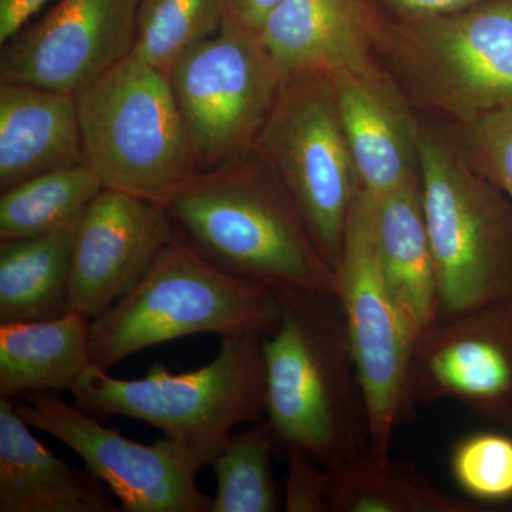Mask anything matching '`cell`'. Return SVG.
I'll use <instances>...</instances> for the list:
<instances>
[{
	"mask_svg": "<svg viewBox=\"0 0 512 512\" xmlns=\"http://www.w3.org/2000/svg\"><path fill=\"white\" fill-rule=\"evenodd\" d=\"M276 328L261 342L266 421L279 450L332 470L372 450L365 392L335 292L275 291Z\"/></svg>",
	"mask_w": 512,
	"mask_h": 512,
	"instance_id": "6da1fadb",
	"label": "cell"
},
{
	"mask_svg": "<svg viewBox=\"0 0 512 512\" xmlns=\"http://www.w3.org/2000/svg\"><path fill=\"white\" fill-rule=\"evenodd\" d=\"M165 208L178 234L228 274L274 291L336 293L335 271L254 150L202 170Z\"/></svg>",
	"mask_w": 512,
	"mask_h": 512,
	"instance_id": "7a4b0ae2",
	"label": "cell"
},
{
	"mask_svg": "<svg viewBox=\"0 0 512 512\" xmlns=\"http://www.w3.org/2000/svg\"><path fill=\"white\" fill-rule=\"evenodd\" d=\"M279 315L274 289L222 271L177 232L136 288L92 320L90 355L109 372L141 350L187 336L264 339Z\"/></svg>",
	"mask_w": 512,
	"mask_h": 512,
	"instance_id": "3957f363",
	"label": "cell"
},
{
	"mask_svg": "<svg viewBox=\"0 0 512 512\" xmlns=\"http://www.w3.org/2000/svg\"><path fill=\"white\" fill-rule=\"evenodd\" d=\"M261 342L254 336L222 338L208 365L177 375L154 365L141 379H119L92 365L70 393L87 413L151 424L204 468L211 466L235 427L266 416Z\"/></svg>",
	"mask_w": 512,
	"mask_h": 512,
	"instance_id": "277c9868",
	"label": "cell"
},
{
	"mask_svg": "<svg viewBox=\"0 0 512 512\" xmlns=\"http://www.w3.org/2000/svg\"><path fill=\"white\" fill-rule=\"evenodd\" d=\"M390 79L420 116L463 126L512 106V0L392 16L382 49Z\"/></svg>",
	"mask_w": 512,
	"mask_h": 512,
	"instance_id": "5b68a950",
	"label": "cell"
},
{
	"mask_svg": "<svg viewBox=\"0 0 512 512\" xmlns=\"http://www.w3.org/2000/svg\"><path fill=\"white\" fill-rule=\"evenodd\" d=\"M420 177L439 281L437 316L512 298L511 198L470 164L450 124L423 116Z\"/></svg>",
	"mask_w": 512,
	"mask_h": 512,
	"instance_id": "8992f818",
	"label": "cell"
},
{
	"mask_svg": "<svg viewBox=\"0 0 512 512\" xmlns=\"http://www.w3.org/2000/svg\"><path fill=\"white\" fill-rule=\"evenodd\" d=\"M76 101L83 161L104 188L165 207L201 173L163 70L130 55Z\"/></svg>",
	"mask_w": 512,
	"mask_h": 512,
	"instance_id": "52a82bcc",
	"label": "cell"
},
{
	"mask_svg": "<svg viewBox=\"0 0 512 512\" xmlns=\"http://www.w3.org/2000/svg\"><path fill=\"white\" fill-rule=\"evenodd\" d=\"M252 150L291 195L320 254L336 271L360 183L332 80L284 77Z\"/></svg>",
	"mask_w": 512,
	"mask_h": 512,
	"instance_id": "ba28073f",
	"label": "cell"
},
{
	"mask_svg": "<svg viewBox=\"0 0 512 512\" xmlns=\"http://www.w3.org/2000/svg\"><path fill=\"white\" fill-rule=\"evenodd\" d=\"M335 274L336 295L365 392L372 448L389 454L394 433L414 410L409 369L416 338L384 279L376 197L363 188L350 207Z\"/></svg>",
	"mask_w": 512,
	"mask_h": 512,
	"instance_id": "9c48e42d",
	"label": "cell"
},
{
	"mask_svg": "<svg viewBox=\"0 0 512 512\" xmlns=\"http://www.w3.org/2000/svg\"><path fill=\"white\" fill-rule=\"evenodd\" d=\"M168 77L202 170L252 150L284 82L259 36L228 16Z\"/></svg>",
	"mask_w": 512,
	"mask_h": 512,
	"instance_id": "30bf717a",
	"label": "cell"
},
{
	"mask_svg": "<svg viewBox=\"0 0 512 512\" xmlns=\"http://www.w3.org/2000/svg\"><path fill=\"white\" fill-rule=\"evenodd\" d=\"M15 406L30 427L82 458L86 470L120 501L121 511L211 512L212 497L197 483L202 468L174 440L137 443L50 390L28 393Z\"/></svg>",
	"mask_w": 512,
	"mask_h": 512,
	"instance_id": "8fae6325",
	"label": "cell"
},
{
	"mask_svg": "<svg viewBox=\"0 0 512 512\" xmlns=\"http://www.w3.org/2000/svg\"><path fill=\"white\" fill-rule=\"evenodd\" d=\"M409 389L414 407L456 400L512 431V298L437 316L414 343Z\"/></svg>",
	"mask_w": 512,
	"mask_h": 512,
	"instance_id": "7c38bea8",
	"label": "cell"
},
{
	"mask_svg": "<svg viewBox=\"0 0 512 512\" xmlns=\"http://www.w3.org/2000/svg\"><path fill=\"white\" fill-rule=\"evenodd\" d=\"M140 0H59L2 45L0 83L77 93L133 53Z\"/></svg>",
	"mask_w": 512,
	"mask_h": 512,
	"instance_id": "4fadbf2b",
	"label": "cell"
},
{
	"mask_svg": "<svg viewBox=\"0 0 512 512\" xmlns=\"http://www.w3.org/2000/svg\"><path fill=\"white\" fill-rule=\"evenodd\" d=\"M175 235L164 205L104 188L77 227L69 312L99 318L136 288Z\"/></svg>",
	"mask_w": 512,
	"mask_h": 512,
	"instance_id": "5bb4252c",
	"label": "cell"
},
{
	"mask_svg": "<svg viewBox=\"0 0 512 512\" xmlns=\"http://www.w3.org/2000/svg\"><path fill=\"white\" fill-rule=\"evenodd\" d=\"M390 20L379 0H284L259 39L284 77L370 74L384 70Z\"/></svg>",
	"mask_w": 512,
	"mask_h": 512,
	"instance_id": "9a60e30c",
	"label": "cell"
},
{
	"mask_svg": "<svg viewBox=\"0 0 512 512\" xmlns=\"http://www.w3.org/2000/svg\"><path fill=\"white\" fill-rule=\"evenodd\" d=\"M330 80L360 188L382 197L420 175L421 116L386 70Z\"/></svg>",
	"mask_w": 512,
	"mask_h": 512,
	"instance_id": "2e32d148",
	"label": "cell"
},
{
	"mask_svg": "<svg viewBox=\"0 0 512 512\" xmlns=\"http://www.w3.org/2000/svg\"><path fill=\"white\" fill-rule=\"evenodd\" d=\"M106 485L70 466L0 397V512H117Z\"/></svg>",
	"mask_w": 512,
	"mask_h": 512,
	"instance_id": "e0dca14e",
	"label": "cell"
},
{
	"mask_svg": "<svg viewBox=\"0 0 512 512\" xmlns=\"http://www.w3.org/2000/svg\"><path fill=\"white\" fill-rule=\"evenodd\" d=\"M84 163L76 96L0 83V191Z\"/></svg>",
	"mask_w": 512,
	"mask_h": 512,
	"instance_id": "ac0fdd59",
	"label": "cell"
},
{
	"mask_svg": "<svg viewBox=\"0 0 512 512\" xmlns=\"http://www.w3.org/2000/svg\"><path fill=\"white\" fill-rule=\"evenodd\" d=\"M376 208L384 279L417 340L436 319L439 308V281L420 175L377 197Z\"/></svg>",
	"mask_w": 512,
	"mask_h": 512,
	"instance_id": "d6986e66",
	"label": "cell"
},
{
	"mask_svg": "<svg viewBox=\"0 0 512 512\" xmlns=\"http://www.w3.org/2000/svg\"><path fill=\"white\" fill-rule=\"evenodd\" d=\"M92 320L79 313L0 323V397L72 390L89 369Z\"/></svg>",
	"mask_w": 512,
	"mask_h": 512,
	"instance_id": "ffe728a7",
	"label": "cell"
},
{
	"mask_svg": "<svg viewBox=\"0 0 512 512\" xmlns=\"http://www.w3.org/2000/svg\"><path fill=\"white\" fill-rule=\"evenodd\" d=\"M76 231L0 242V323L53 319L69 312Z\"/></svg>",
	"mask_w": 512,
	"mask_h": 512,
	"instance_id": "44dd1931",
	"label": "cell"
},
{
	"mask_svg": "<svg viewBox=\"0 0 512 512\" xmlns=\"http://www.w3.org/2000/svg\"><path fill=\"white\" fill-rule=\"evenodd\" d=\"M329 471V512H480L389 454L366 451Z\"/></svg>",
	"mask_w": 512,
	"mask_h": 512,
	"instance_id": "7402d4cb",
	"label": "cell"
},
{
	"mask_svg": "<svg viewBox=\"0 0 512 512\" xmlns=\"http://www.w3.org/2000/svg\"><path fill=\"white\" fill-rule=\"evenodd\" d=\"M103 190L100 178L84 163L23 181L0 197V241L77 228Z\"/></svg>",
	"mask_w": 512,
	"mask_h": 512,
	"instance_id": "603a6c76",
	"label": "cell"
},
{
	"mask_svg": "<svg viewBox=\"0 0 512 512\" xmlns=\"http://www.w3.org/2000/svg\"><path fill=\"white\" fill-rule=\"evenodd\" d=\"M279 450L268 421L232 434L212 460L217 493L211 512H276L284 510V495L274 474Z\"/></svg>",
	"mask_w": 512,
	"mask_h": 512,
	"instance_id": "cb8c5ba5",
	"label": "cell"
},
{
	"mask_svg": "<svg viewBox=\"0 0 512 512\" xmlns=\"http://www.w3.org/2000/svg\"><path fill=\"white\" fill-rule=\"evenodd\" d=\"M227 0H140L131 55L164 73L185 50L220 29Z\"/></svg>",
	"mask_w": 512,
	"mask_h": 512,
	"instance_id": "d4e9b609",
	"label": "cell"
},
{
	"mask_svg": "<svg viewBox=\"0 0 512 512\" xmlns=\"http://www.w3.org/2000/svg\"><path fill=\"white\" fill-rule=\"evenodd\" d=\"M451 476L464 494L481 504L512 500V437L498 431L471 434L450 456Z\"/></svg>",
	"mask_w": 512,
	"mask_h": 512,
	"instance_id": "484cf974",
	"label": "cell"
},
{
	"mask_svg": "<svg viewBox=\"0 0 512 512\" xmlns=\"http://www.w3.org/2000/svg\"><path fill=\"white\" fill-rule=\"evenodd\" d=\"M451 127L470 164L512 201V106Z\"/></svg>",
	"mask_w": 512,
	"mask_h": 512,
	"instance_id": "4316f807",
	"label": "cell"
},
{
	"mask_svg": "<svg viewBox=\"0 0 512 512\" xmlns=\"http://www.w3.org/2000/svg\"><path fill=\"white\" fill-rule=\"evenodd\" d=\"M288 457L284 491L286 512H329V471L301 448L285 451Z\"/></svg>",
	"mask_w": 512,
	"mask_h": 512,
	"instance_id": "83f0119b",
	"label": "cell"
},
{
	"mask_svg": "<svg viewBox=\"0 0 512 512\" xmlns=\"http://www.w3.org/2000/svg\"><path fill=\"white\" fill-rule=\"evenodd\" d=\"M383 8L392 16H430L457 12L467 9L484 0H379Z\"/></svg>",
	"mask_w": 512,
	"mask_h": 512,
	"instance_id": "f1b7e54d",
	"label": "cell"
},
{
	"mask_svg": "<svg viewBox=\"0 0 512 512\" xmlns=\"http://www.w3.org/2000/svg\"><path fill=\"white\" fill-rule=\"evenodd\" d=\"M284 0H227V16L259 36L266 20Z\"/></svg>",
	"mask_w": 512,
	"mask_h": 512,
	"instance_id": "f546056e",
	"label": "cell"
},
{
	"mask_svg": "<svg viewBox=\"0 0 512 512\" xmlns=\"http://www.w3.org/2000/svg\"><path fill=\"white\" fill-rule=\"evenodd\" d=\"M49 0H0V45L8 42Z\"/></svg>",
	"mask_w": 512,
	"mask_h": 512,
	"instance_id": "4dcf8cb0",
	"label": "cell"
}]
</instances>
